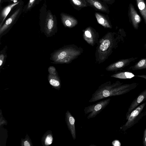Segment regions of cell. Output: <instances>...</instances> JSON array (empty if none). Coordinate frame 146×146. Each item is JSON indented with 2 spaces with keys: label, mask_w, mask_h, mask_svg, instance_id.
I'll use <instances>...</instances> for the list:
<instances>
[{
  "label": "cell",
  "mask_w": 146,
  "mask_h": 146,
  "mask_svg": "<svg viewBox=\"0 0 146 146\" xmlns=\"http://www.w3.org/2000/svg\"><path fill=\"white\" fill-rule=\"evenodd\" d=\"M127 86L126 85L119 86L117 83L111 84L110 82L102 84L92 94L89 102H94L105 98L122 94L126 91L125 89Z\"/></svg>",
  "instance_id": "6da1fadb"
},
{
  "label": "cell",
  "mask_w": 146,
  "mask_h": 146,
  "mask_svg": "<svg viewBox=\"0 0 146 146\" xmlns=\"http://www.w3.org/2000/svg\"><path fill=\"white\" fill-rule=\"evenodd\" d=\"M110 100V98H108L85 107L84 109L85 114L90 113L87 116V119L95 117L108 105Z\"/></svg>",
  "instance_id": "7a4b0ae2"
},
{
  "label": "cell",
  "mask_w": 146,
  "mask_h": 146,
  "mask_svg": "<svg viewBox=\"0 0 146 146\" xmlns=\"http://www.w3.org/2000/svg\"><path fill=\"white\" fill-rule=\"evenodd\" d=\"M55 21L52 14L48 13L43 28V32L47 37L52 36L56 32Z\"/></svg>",
  "instance_id": "3957f363"
},
{
  "label": "cell",
  "mask_w": 146,
  "mask_h": 146,
  "mask_svg": "<svg viewBox=\"0 0 146 146\" xmlns=\"http://www.w3.org/2000/svg\"><path fill=\"white\" fill-rule=\"evenodd\" d=\"M20 11V9H17L5 21V23L0 27V39L9 31V29L14 23Z\"/></svg>",
  "instance_id": "277c9868"
},
{
  "label": "cell",
  "mask_w": 146,
  "mask_h": 146,
  "mask_svg": "<svg viewBox=\"0 0 146 146\" xmlns=\"http://www.w3.org/2000/svg\"><path fill=\"white\" fill-rule=\"evenodd\" d=\"M66 114V121L68 128L73 139L75 140L76 138L75 119L69 111H67Z\"/></svg>",
  "instance_id": "5b68a950"
},
{
  "label": "cell",
  "mask_w": 146,
  "mask_h": 146,
  "mask_svg": "<svg viewBox=\"0 0 146 146\" xmlns=\"http://www.w3.org/2000/svg\"><path fill=\"white\" fill-rule=\"evenodd\" d=\"M60 15L62 22L66 27H72L78 23L77 20L72 16L62 13Z\"/></svg>",
  "instance_id": "8992f818"
},
{
  "label": "cell",
  "mask_w": 146,
  "mask_h": 146,
  "mask_svg": "<svg viewBox=\"0 0 146 146\" xmlns=\"http://www.w3.org/2000/svg\"><path fill=\"white\" fill-rule=\"evenodd\" d=\"M129 8V14L132 24L134 28L137 29L138 24L141 21V19L131 4H130Z\"/></svg>",
  "instance_id": "52a82bcc"
},
{
  "label": "cell",
  "mask_w": 146,
  "mask_h": 146,
  "mask_svg": "<svg viewBox=\"0 0 146 146\" xmlns=\"http://www.w3.org/2000/svg\"><path fill=\"white\" fill-rule=\"evenodd\" d=\"M88 3L95 9L101 11L109 13L108 8L99 0H86Z\"/></svg>",
  "instance_id": "ba28073f"
},
{
  "label": "cell",
  "mask_w": 146,
  "mask_h": 146,
  "mask_svg": "<svg viewBox=\"0 0 146 146\" xmlns=\"http://www.w3.org/2000/svg\"><path fill=\"white\" fill-rule=\"evenodd\" d=\"M133 58L123 59L119 61L110 65L108 68V70H118L123 68L128 64L133 61Z\"/></svg>",
  "instance_id": "9c48e42d"
},
{
  "label": "cell",
  "mask_w": 146,
  "mask_h": 146,
  "mask_svg": "<svg viewBox=\"0 0 146 146\" xmlns=\"http://www.w3.org/2000/svg\"><path fill=\"white\" fill-rule=\"evenodd\" d=\"M143 104L134 110L131 113L127 122L125 126L126 127L130 126L132 123L133 120L142 111L145 105Z\"/></svg>",
  "instance_id": "30bf717a"
},
{
  "label": "cell",
  "mask_w": 146,
  "mask_h": 146,
  "mask_svg": "<svg viewBox=\"0 0 146 146\" xmlns=\"http://www.w3.org/2000/svg\"><path fill=\"white\" fill-rule=\"evenodd\" d=\"M95 15L98 22L100 24L106 27H111L109 21L103 15L100 13L96 12L95 13Z\"/></svg>",
  "instance_id": "8fae6325"
},
{
  "label": "cell",
  "mask_w": 146,
  "mask_h": 146,
  "mask_svg": "<svg viewBox=\"0 0 146 146\" xmlns=\"http://www.w3.org/2000/svg\"><path fill=\"white\" fill-rule=\"evenodd\" d=\"M19 2L12 4L5 7L2 11L1 14V22L0 25V27H1L2 24L5 19L6 17L12 8L15 5H17Z\"/></svg>",
  "instance_id": "7c38bea8"
},
{
  "label": "cell",
  "mask_w": 146,
  "mask_h": 146,
  "mask_svg": "<svg viewBox=\"0 0 146 146\" xmlns=\"http://www.w3.org/2000/svg\"><path fill=\"white\" fill-rule=\"evenodd\" d=\"M139 10L146 23V5L143 0H136Z\"/></svg>",
  "instance_id": "4fadbf2b"
},
{
  "label": "cell",
  "mask_w": 146,
  "mask_h": 146,
  "mask_svg": "<svg viewBox=\"0 0 146 146\" xmlns=\"http://www.w3.org/2000/svg\"><path fill=\"white\" fill-rule=\"evenodd\" d=\"M72 4L76 9H80L87 6L85 0H69Z\"/></svg>",
  "instance_id": "5bb4252c"
},
{
  "label": "cell",
  "mask_w": 146,
  "mask_h": 146,
  "mask_svg": "<svg viewBox=\"0 0 146 146\" xmlns=\"http://www.w3.org/2000/svg\"><path fill=\"white\" fill-rule=\"evenodd\" d=\"M135 76L133 74L128 72H121L111 76L112 77L123 79H130Z\"/></svg>",
  "instance_id": "9a60e30c"
},
{
  "label": "cell",
  "mask_w": 146,
  "mask_h": 146,
  "mask_svg": "<svg viewBox=\"0 0 146 146\" xmlns=\"http://www.w3.org/2000/svg\"><path fill=\"white\" fill-rule=\"evenodd\" d=\"M7 46H5L1 50L0 52V69L3 68L5 62L7 57Z\"/></svg>",
  "instance_id": "2e32d148"
},
{
  "label": "cell",
  "mask_w": 146,
  "mask_h": 146,
  "mask_svg": "<svg viewBox=\"0 0 146 146\" xmlns=\"http://www.w3.org/2000/svg\"><path fill=\"white\" fill-rule=\"evenodd\" d=\"M57 74L54 75L49 74L48 77L50 84L54 87H58L60 83L58 78Z\"/></svg>",
  "instance_id": "e0dca14e"
},
{
  "label": "cell",
  "mask_w": 146,
  "mask_h": 146,
  "mask_svg": "<svg viewBox=\"0 0 146 146\" xmlns=\"http://www.w3.org/2000/svg\"><path fill=\"white\" fill-rule=\"evenodd\" d=\"M145 68H146V58H144L141 60L131 67V69L133 70Z\"/></svg>",
  "instance_id": "ac0fdd59"
},
{
  "label": "cell",
  "mask_w": 146,
  "mask_h": 146,
  "mask_svg": "<svg viewBox=\"0 0 146 146\" xmlns=\"http://www.w3.org/2000/svg\"><path fill=\"white\" fill-rule=\"evenodd\" d=\"M146 93L143 94L139 95L137 100L131 104L129 110V111L130 112L132 110L137 106L138 104L141 102L145 98Z\"/></svg>",
  "instance_id": "d6986e66"
},
{
  "label": "cell",
  "mask_w": 146,
  "mask_h": 146,
  "mask_svg": "<svg viewBox=\"0 0 146 146\" xmlns=\"http://www.w3.org/2000/svg\"><path fill=\"white\" fill-rule=\"evenodd\" d=\"M110 44L109 40L106 39L104 40L100 46V49L102 51L106 50L109 47Z\"/></svg>",
  "instance_id": "ffe728a7"
},
{
  "label": "cell",
  "mask_w": 146,
  "mask_h": 146,
  "mask_svg": "<svg viewBox=\"0 0 146 146\" xmlns=\"http://www.w3.org/2000/svg\"><path fill=\"white\" fill-rule=\"evenodd\" d=\"M53 138L50 135H48L46 136L45 140V144L46 145L51 144L52 142Z\"/></svg>",
  "instance_id": "44dd1931"
},
{
  "label": "cell",
  "mask_w": 146,
  "mask_h": 146,
  "mask_svg": "<svg viewBox=\"0 0 146 146\" xmlns=\"http://www.w3.org/2000/svg\"><path fill=\"white\" fill-rule=\"evenodd\" d=\"M48 70L49 74L54 75L57 74L56 69L54 66H50L48 68Z\"/></svg>",
  "instance_id": "7402d4cb"
},
{
  "label": "cell",
  "mask_w": 146,
  "mask_h": 146,
  "mask_svg": "<svg viewBox=\"0 0 146 146\" xmlns=\"http://www.w3.org/2000/svg\"><path fill=\"white\" fill-rule=\"evenodd\" d=\"M143 144L144 146H146V128L144 131V133L143 137Z\"/></svg>",
  "instance_id": "603a6c76"
},
{
  "label": "cell",
  "mask_w": 146,
  "mask_h": 146,
  "mask_svg": "<svg viewBox=\"0 0 146 146\" xmlns=\"http://www.w3.org/2000/svg\"><path fill=\"white\" fill-rule=\"evenodd\" d=\"M35 0H30L28 6V9L30 8L32 6Z\"/></svg>",
  "instance_id": "cb8c5ba5"
},
{
  "label": "cell",
  "mask_w": 146,
  "mask_h": 146,
  "mask_svg": "<svg viewBox=\"0 0 146 146\" xmlns=\"http://www.w3.org/2000/svg\"><path fill=\"white\" fill-rule=\"evenodd\" d=\"M85 34L86 36L89 38H90L91 37V34L90 32L88 30H86L85 31Z\"/></svg>",
  "instance_id": "d4e9b609"
},
{
  "label": "cell",
  "mask_w": 146,
  "mask_h": 146,
  "mask_svg": "<svg viewBox=\"0 0 146 146\" xmlns=\"http://www.w3.org/2000/svg\"><path fill=\"white\" fill-rule=\"evenodd\" d=\"M24 145L25 146H30V145L29 143L27 141H25L24 143Z\"/></svg>",
  "instance_id": "484cf974"
},
{
  "label": "cell",
  "mask_w": 146,
  "mask_h": 146,
  "mask_svg": "<svg viewBox=\"0 0 146 146\" xmlns=\"http://www.w3.org/2000/svg\"><path fill=\"white\" fill-rule=\"evenodd\" d=\"M105 1V2H106L108 3H109L110 1L111 0H103Z\"/></svg>",
  "instance_id": "4316f807"
}]
</instances>
